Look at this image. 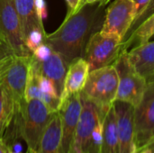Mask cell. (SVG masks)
I'll list each match as a JSON object with an SVG mask.
<instances>
[{"label": "cell", "instance_id": "obj_1", "mask_svg": "<svg viewBox=\"0 0 154 153\" xmlns=\"http://www.w3.org/2000/svg\"><path fill=\"white\" fill-rule=\"evenodd\" d=\"M102 6L99 3L85 4L71 15H67L61 25L46 34L45 42L58 52L68 66L77 59L84 58L87 44L95 32Z\"/></svg>", "mask_w": 154, "mask_h": 153}, {"label": "cell", "instance_id": "obj_2", "mask_svg": "<svg viewBox=\"0 0 154 153\" xmlns=\"http://www.w3.org/2000/svg\"><path fill=\"white\" fill-rule=\"evenodd\" d=\"M54 113L40 99L24 101L20 108L14 110L5 133L22 138L28 149L36 153L42 134Z\"/></svg>", "mask_w": 154, "mask_h": 153}, {"label": "cell", "instance_id": "obj_3", "mask_svg": "<svg viewBox=\"0 0 154 153\" xmlns=\"http://www.w3.org/2000/svg\"><path fill=\"white\" fill-rule=\"evenodd\" d=\"M118 85V74L112 64L90 71L81 94L106 112L116 100Z\"/></svg>", "mask_w": 154, "mask_h": 153}, {"label": "cell", "instance_id": "obj_4", "mask_svg": "<svg viewBox=\"0 0 154 153\" xmlns=\"http://www.w3.org/2000/svg\"><path fill=\"white\" fill-rule=\"evenodd\" d=\"M123 39L116 33L95 32L87 44L84 59L89 70H95L115 63L122 52Z\"/></svg>", "mask_w": 154, "mask_h": 153}, {"label": "cell", "instance_id": "obj_5", "mask_svg": "<svg viewBox=\"0 0 154 153\" xmlns=\"http://www.w3.org/2000/svg\"><path fill=\"white\" fill-rule=\"evenodd\" d=\"M0 42L13 55L30 56L13 0H0Z\"/></svg>", "mask_w": 154, "mask_h": 153}, {"label": "cell", "instance_id": "obj_6", "mask_svg": "<svg viewBox=\"0 0 154 153\" xmlns=\"http://www.w3.org/2000/svg\"><path fill=\"white\" fill-rule=\"evenodd\" d=\"M114 66L119 78L116 100L129 103L136 107L143 99L147 81L136 72L128 59L127 51L121 52Z\"/></svg>", "mask_w": 154, "mask_h": 153}, {"label": "cell", "instance_id": "obj_7", "mask_svg": "<svg viewBox=\"0 0 154 153\" xmlns=\"http://www.w3.org/2000/svg\"><path fill=\"white\" fill-rule=\"evenodd\" d=\"M135 147L137 152L154 142V78L147 80L140 104L135 107Z\"/></svg>", "mask_w": 154, "mask_h": 153}, {"label": "cell", "instance_id": "obj_8", "mask_svg": "<svg viewBox=\"0 0 154 153\" xmlns=\"http://www.w3.org/2000/svg\"><path fill=\"white\" fill-rule=\"evenodd\" d=\"M81 99L82 111L74 133L69 153H87L92 133L100 118L106 113L82 94Z\"/></svg>", "mask_w": 154, "mask_h": 153}, {"label": "cell", "instance_id": "obj_9", "mask_svg": "<svg viewBox=\"0 0 154 153\" xmlns=\"http://www.w3.org/2000/svg\"><path fill=\"white\" fill-rule=\"evenodd\" d=\"M32 59V55H14L11 62L9 63L2 77L3 83L14 99V110L20 108L22 104L25 101L24 93Z\"/></svg>", "mask_w": 154, "mask_h": 153}, {"label": "cell", "instance_id": "obj_10", "mask_svg": "<svg viewBox=\"0 0 154 153\" xmlns=\"http://www.w3.org/2000/svg\"><path fill=\"white\" fill-rule=\"evenodd\" d=\"M136 17V7L133 0H115L107 7L100 31L118 34L124 41L125 35Z\"/></svg>", "mask_w": 154, "mask_h": 153}, {"label": "cell", "instance_id": "obj_11", "mask_svg": "<svg viewBox=\"0 0 154 153\" xmlns=\"http://www.w3.org/2000/svg\"><path fill=\"white\" fill-rule=\"evenodd\" d=\"M118 153H137L135 147V107L129 103L116 100Z\"/></svg>", "mask_w": 154, "mask_h": 153}, {"label": "cell", "instance_id": "obj_12", "mask_svg": "<svg viewBox=\"0 0 154 153\" xmlns=\"http://www.w3.org/2000/svg\"><path fill=\"white\" fill-rule=\"evenodd\" d=\"M82 111L81 93L69 95L61 101L59 114L62 129L63 153H69L74 133Z\"/></svg>", "mask_w": 154, "mask_h": 153}, {"label": "cell", "instance_id": "obj_13", "mask_svg": "<svg viewBox=\"0 0 154 153\" xmlns=\"http://www.w3.org/2000/svg\"><path fill=\"white\" fill-rule=\"evenodd\" d=\"M127 56L136 72L146 81L154 78V41L134 47L127 50Z\"/></svg>", "mask_w": 154, "mask_h": 153}, {"label": "cell", "instance_id": "obj_14", "mask_svg": "<svg viewBox=\"0 0 154 153\" xmlns=\"http://www.w3.org/2000/svg\"><path fill=\"white\" fill-rule=\"evenodd\" d=\"M89 72V65L84 58L77 59L69 65L60 97L61 101L69 95L80 93L83 90Z\"/></svg>", "mask_w": 154, "mask_h": 153}, {"label": "cell", "instance_id": "obj_15", "mask_svg": "<svg viewBox=\"0 0 154 153\" xmlns=\"http://www.w3.org/2000/svg\"><path fill=\"white\" fill-rule=\"evenodd\" d=\"M36 153H63L62 129L59 112L54 113L44 129Z\"/></svg>", "mask_w": 154, "mask_h": 153}, {"label": "cell", "instance_id": "obj_16", "mask_svg": "<svg viewBox=\"0 0 154 153\" xmlns=\"http://www.w3.org/2000/svg\"><path fill=\"white\" fill-rule=\"evenodd\" d=\"M38 62L41 73L53 81L58 93L61 97V94L64 88L65 78L69 68L66 61L58 52L52 50L51 54L47 60L43 61L38 60Z\"/></svg>", "mask_w": 154, "mask_h": 153}, {"label": "cell", "instance_id": "obj_17", "mask_svg": "<svg viewBox=\"0 0 154 153\" xmlns=\"http://www.w3.org/2000/svg\"><path fill=\"white\" fill-rule=\"evenodd\" d=\"M13 3L20 19L23 41L31 31L38 28L44 29L43 23L39 20L36 14L34 0H13Z\"/></svg>", "mask_w": 154, "mask_h": 153}, {"label": "cell", "instance_id": "obj_18", "mask_svg": "<svg viewBox=\"0 0 154 153\" xmlns=\"http://www.w3.org/2000/svg\"><path fill=\"white\" fill-rule=\"evenodd\" d=\"M102 153H118L117 123L114 104L103 116Z\"/></svg>", "mask_w": 154, "mask_h": 153}, {"label": "cell", "instance_id": "obj_19", "mask_svg": "<svg viewBox=\"0 0 154 153\" xmlns=\"http://www.w3.org/2000/svg\"><path fill=\"white\" fill-rule=\"evenodd\" d=\"M14 115V99L3 83L0 80V138L3 139L7 128L9 127Z\"/></svg>", "mask_w": 154, "mask_h": 153}, {"label": "cell", "instance_id": "obj_20", "mask_svg": "<svg viewBox=\"0 0 154 153\" xmlns=\"http://www.w3.org/2000/svg\"><path fill=\"white\" fill-rule=\"evenodd\" d=\"M154 35V14L143 23L131 35L123 42L122 51H127L132 46H138L146 43Z\"/></svg>", "mask_w": 154, "mask_h": 153}, {"label": "cell", "instance_id": "obj_21", "mask_svg": "<svg viewBox=\"0 0 154 153\" xmlns=\"http://www.w3.org/2000/svg\"><path fill=\"white\" fill-rule=\"evenodd\" d=\"M102 138H103V117L100 118L97 124L96 125L90 143L87 153H102Z\"/></svg>", "mask_w": 154, "mask_h": 153}, {"label": "cell", "instance_id": "obj_22", "mask_svg": "<svg viewBox=\"0 0 154 153\" xmlns=\"http://www.w3.org/2000/svg\"><path fill=\"white\" fill-rule=\"evenodd\" d=\"M46 34L47 33L45 32L44 29H40V28L34 29L28 33V35L24 40V43L32 53L35 50L37 47H39L41 44L45 42Z\"/></svg>", "mask_w": 154, "mask_h": 153}, {"label": "cell", "instance_id": "obj_23", "mask_svg": "<svg viewBox=\"0 0 154 153\" xmlns=\"http://www.w3.org/2000/svg\"><path fill=\"white\" fill-rule=\"evenodd\" d=\"M154 14V0H151V2L149 3V5L145 7V9L134 19V23H132V26H131V28L129 29V31H128V32H127V34L125 35V39H124V41L123 42H125L129 37H130V35L143 23H144L149 17H151L152 15H153Z\"/></svg>", "mask_w": 154, "mask_h": 153}, {"label": "cell", "instance_id": "obj_24", "mask_svg": "<svg viewBox=\"0 0 154 153\" xmlns=\"http://www.w3.org/2000/svg\"><path fill=\"white\" fill-rule=\"evenodd\" d=\"M52 50H53L51 49V47L48 43L44 42V43L41 44L39 47H37L35 49V50L32 52V56L37 60L43 61V60H47L50 57V55L51 54Z\"/></svg>", "mask_w": 154, "mask_h": 153}, {"label": "cell", "instance_id": "obj_25", "mask_svg": "<svg viewBox=\"0 0 154 153\" xmlns=\"http://www.w3.org/2000/svg\"><path fill=\"white\" fill-rule=\"evenodd\" d=\"M13 57L14 55L11 54L8 50L5 49H0V80L2 79V77L9 63L11 62Z\"/></svg>", "mask_w": 154, "mask_h": 153}, {"label": "cell", "instance_id": "obj_26", "mask_svg": "<svg viewBox=\"0 0 154 153\" xmlns=\"http://www.w3.org/2000/svg\"><path fill=\"white\" fill-rule=\"evenodd\" d=\"M34 8L36 14L41 22L43 23V20L47 18L48 12H47V6L44 0H34Z\"/></svg>", "mask_w": 154, "mask_h": 153}, {"label": "cell", "instance_id": "obj_27", "mask_svg": "<svg viewBox=\"0 0 154 153\" xmlns=\"http://www.w3.org/2000/svg\"><path fill=\"white\" fill-rule=\"evenodd\" d=\"M65 1L69 6V11L67 15H71L75 14L83 5V0H65Z\"/></svg>", "mask_w": 154, "mask_h": 153}, {"label": "cell", "instance_id": "obj_28", "mask_svg": "<svg viewBox=\"0 0 154 153\" xmlns=\"http://www.w3.org/2000/svg\"><path fill=\"white\" fill-rule=\"evenodd\" d=\"M133 1L134 2L136 7V17L145 9V7L151 2V0H133Z\"/></svg>", "mask_w": 154, "mask_h": 153}, {"label": "cell", "instance_id": "obj_29", "mask_svg": "<svg viewBox=\"0 0 154 153\" xmlns=\"http://www.w3.org/2000/svg\"><path fill=\"white\" fill-rule=\"evenodd\" d=\"M0 153H6V146L3 139L0 138Z\"/></svg>", "mask_w": 154, "mask_h": 153}, {"label": "cell", "instance_id": "obj_30", "mask_svg": "<svg viewBox=\"0 0 154 153\" xmlns=\"http://www.w3.org/2000/svg\"><path fill=\"white\" fill-rule=\"evenodd\" d=\"M101 0H83V5L85 4H94V3H99Z\"/></svg>", "mask_w": 154, "mask_h": 153}, {"label": "cell", "instance_id": "obj_31", "mask_svg": "<svg viewBox=\"0 0 154 153\" xmlns=\"http://www.w3.org/2000/svg\"><path fill=\"white\" fill-rule=\"evenodd\" d=\"M137 153H152V151L151 148L147 147V148H145V149H143V150H142V151H138Z\"/></svg>", "mask_w": 154, "mask_h": 153}, {"label": "cell", "instance_id": "obj_32", "mask_svg": "<svg viewBox=\"0 0 154 153\" xmlns=\"http://www.w3.org/2000/svg\"><path fill=\"white\" fill-rule=\"evenodd\" d=\"M109 1H110V0H101V1L99 2V5H100L102 7H104L106 4L109 3Z\"/></svg>", "mask_w": 154, "mask_h": 153}, {"label": "cell", "instance_id": "obj_33", "mask_svg": "<svg viewBox=\"0 0 154 153\" xmlns=\"http://www.w3.org/2000/svg\"><path fill=\"white\" fill-rule=\"evenodd\" d=\"M149 148H151V150H152V153H154V142L149 146Z\"/></svg>", "mask_w": 154, "mask_h": 153}, {"label": "cell", "instance_id": "obj_34", "mask_svg": "<svg viewBox=\"0 0 154 153\" xmlns=\"http://www.w3.org/2000/svg\"><path fill=\"white\" fill-rule=\"evenodd\" d=\"M0 49H5V50H6V49L3 46V44H2L1 42H0Z\"/></svg>", "mask_w": 154, "mask_h": 153}]
</instances>
